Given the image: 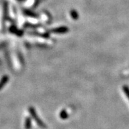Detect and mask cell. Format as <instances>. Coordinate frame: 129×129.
Wrapping results in <instances>:
<instances>
[{
  "instance_id": "5b68a950",
  "label": "cell",
  "mask_w": 129,
  "mask_h": 129,
  "mask_svg": "<svg viewBox=\"0 0 129 129\" xmlns=\"http://www.w3.org/2000/svg\"><path fill=\"white\" fill-rule=\"evenodd\" d=\"M70 16L73 19L77 20L79 18V14L75 10H72L70 11Z\"/></svg>"
},
{
  "instance_id": "7a4b0ae2",
  "label": "cell",
  "mask_w": 129,
  "mask_h": 129,
  "mask_svg": "<svg viewBox=\"0 0 129 129\" xmlns=\"http://www.w3.org/2000/svg\"><path fill=\"white\" fill-rule=\"evenodd\" d=\"M68 30L69 29L68 27H66V26H60V27L56 28L54 29H52L51 30V31L52 33H54V34H65V33L68 32Z\"/></svg>"
},
{
  "instance_id": "52a82bcc",
  "label": "cell",
  "mask_w": 129,
  "mask_h": 129,
  "mask_svg": "<svg viewBox=\"0 0 129 129\" xmlns=\"http://www.w3.org/2000/svg\"><path fill=\"white\" fill-rule=\"evenodd\" d=\"M123 90L129 100V87L126 85H124L123 87Z\"/></svg>"
},
{
  "instance_id": "ba28073f",
  "label": "cell",
  "mask_w": 129,
  "mask_h": 129,
  "mask_svg": "<svg viewBox=\"0 0 129 129\" xmlns=\"http://www.w3.org/2000/svg\"><path fill=\"white\" fill-rule=\"evenodd\" d=\"M19 1H23V0H19Z\"/></svg>"
},
{
  "instance_id": "8992f818",
  "label": "cell",
  "mask_w": 129,
  "mask_h": 129,
  "mask_svg": "<svg viewBox=\"0 0 129 129\" xmlns=\"http://www.w3.org/2000/svg\"><path fill=\"white\" fill-rule=\"evenodd\" d=\"M60 117L62 119H66L68 117V113H67V111L66 110H62L60 113Z\"/></svg>"
},
{
  "instance_id": "3957f363",
  "label": "cell",
  "mask_w": 129,
  "mask_h": 129,
  "mask_svg": "<svg viewBox=\"0 0 129 129\" xmlns=\"http://www.w3.org/2000/svg\"><path fill=\"white\" fill-rule=\"evenodd\" d=\"M9 81V77L7 75H4L0 81V90H2L3 87L7 84Z\"/></svg>"
},
{
  "instance_id": "277c9868",
  "label": "cell",
  "mask_w": 129,
  "mask_h": 129,
  "mask_svg": "<svg viewBox=\"0 0 129 129\" xmlns=\"http://www.w3.org/2000/svg\"><path fill=\"white\" fill-rule=\"evenodd\" d=\"M24 128L26 129H31V119L29 117H27L25 119Z\"/></svg>"
},
{
  "instance_id": "6da1fadb",
  "label": "cell",
  "mask_w": 129,
  "mask_h": 129,
  "mask_svg": "<svg viewBox=\"0 0 129 129\" xmlns=\"http://www.w3.org/2000/svg\"><path fill=\"white\" fill-rule=\"evenodd\" d=\"M28 111H29V114L31 115V117H32L33 119H34V121L37 123L38 126H40V127L41 128H45L47 127L46 124H45V123L41 121V119L39 117V116H38V114H37V112L36 111L34 108H33V107H29V108H28Z\"/></svg>"
}]
</instances>
